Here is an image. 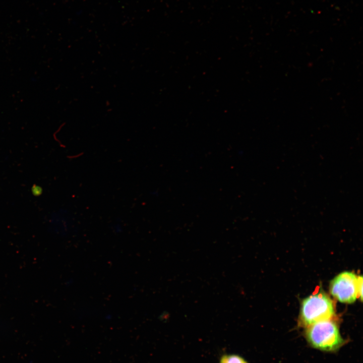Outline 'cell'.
<instances>
[{
  "mask_svg": "<svg viewBox=\"0 0 363 363\" xmlns=\"http://www.w3.org/2000/svg\"><path fill=\"white\" fill-rule=\"evenodd\" d=\"M306 338L314 348L326 352H335L345 343L337 324L332 319L314 323L307 327Z\"/></svg>",
  "mask_w": 363,
  "mask_h": 363,
  "instance_id": "6da1fadb",
  "label": "cell"
},
{
  "mask_svg": "<svg viewBox=\"0 0 363 363\" xmlns=\"http://www.w3.org/2000/svg\"><path fill=\"white\" fill-rule=\"evenodd\" d=\"M334 315V308L330 297L322 291L312 294L301 303L300 323L308 327L316 322L332 319Z\"/></svg>",
  "mask_w": 363,
  "mask_h": 363,
  "instance_id": "7a4b0ae2",
  "label": "cell"
},
{
  "mask_svg": "<svg viewBox=\"0 0 363 363\" xmlns=\"http://www.w3.org/2000/svg\"><path fill=\"white\" fill-rule=\"evenodd\" d=\"M358 277L349 271L337 275L330 285L331 295L343 303H352L358 298Z\"/></svg>",
  "mask_w": 363,
  "mask_h": 363,
  "instance_id": "3957f363",
  "label": "cell"
},
{
  "mask_svg": "<svg viewBox=\"0 0 363 363\" xmlns=\"http://www.w3.org/2000/svg\"><path fill=\"white\" fill-rule=\"evenodd\" d=\"M32 192L34 195L39 196L41 194L42 189L38 186H34L32 189Z\"/></svg>",
  "mask_w": 363,
  "mask_h": 363,
  "instance_id": "8992f818",
  "label": "cell"
},
{
  "mask_svg": "<svg viewBox=\"0 0 363 363\" xmlns=\"http://www.w3.org/2000/svg\"><path fill=\"white\" fill-rule=\"evenodd\" d=\"M358 277V297L361 300L362 298V278L361 276Z\"/></svg>",
  "mask_w": 363,
  "mask_h": 363,
  "instance_id": "5b68a950",
  "label": "cell"
},
{
  "mask_svg": "<svg viewBox=\"0 0 363 363\" xmlns=\"http://www.w3.org/2000/svg\"><path fill=\"white\" fill-rule=\"evenodd\" d=\"M219 363H248V362L239 355L225 354L221 357Z\"/></svg>",
  "mask_w": 363,
  "mask_h": 363,
  "instance_id": "277c9868",
  "label": "cell"
}]
</instances>
